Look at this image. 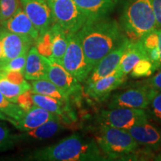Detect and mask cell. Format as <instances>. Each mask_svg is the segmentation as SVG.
I'll return each instance as SVG.
<instances>
[{"instance_id": "cell-11", "label": "cell", "mask_w": 161, "mask_h": 161, "mask_svg": "<svg viewBox=\"0 0 161 161\" xmlns=\"http://www.w3.org/2000/svg\"><path fill=\"white\" fill-rule=\"evenodd\" d=\"M130 43V40L126 37L123 41L117 47L109 52L102 58L98 63L92 68L89 77L84 83L90 84L93 83L100 78L110 75L117 69L121 60L125 53Z\"/></svg>"}, {"instance_id": "cell-22", "label": "cell", "mask_w": 161, "mask_h": 161, "mask_svg": "<svg viewBox=\"0 0 161 161\" xmlns=\"http://www.w3.org/2000/svg\"><path fill=\"white\" fill-rule=\"evenodd\" d=\"M52 36V58L60 61L67 48V34L57 23H54L50 28Z\"/></svg>"}, {"instance_id": "cell-19", "label": "cell", "mask_w": 161, "mask_h": 161, "mask_svg": "<svg viewBox=\"0 0 161 161\" xmlns=\"http://www.w3.org/2000/svg\"><path fill=\"white\" fill-rule=\"evenodd\" d=\"M148 58L146 51L141 40L131 41L124 54L119 65L117 71L121 75L125 77L130 73L134 67L141 60Z\"/></svg>"}, {"instance_id": "cell-39", "label": "cell", "mask_w": 161, "mask_h": 161, "mask_svg": "<svg viewBox=\"0 0 161 161\" xmlns=\"http://www.w3.org/2000/svg\"><path fill=\"white\" fill-rule=\"evenodd\" d=\"M2 58H3V46H2V39L0 36V63L2 61Z\"/></svg>"}, {"instance_id": "cell-34", "label": "cell", "mask_w": 161, "mask_h": 161, "mask_svg": "<svg viewBox=\"0 0 161 161\" xmlns=\"http://www.w3.org/2000/svg\"><path fill=\"white\" fill-rule=\"evenodd\" d=\"M158 29H155L146 35L140 40L146 50H149L158 47Z\"/></svg>"}, {"instance_id": "cell-7", "label": "cell", "mask_w": 161, "mask_h": 161, "mask_svg": "<svg viewBox=\"0 0 161 161\" xmlns=\"http://www.w3.org/2000/svg\"><path fill=\"white\" fill-rule=\"evenodd\" d=\"M148 120L146 110L116 108L102 110L98 116V124L129 130L132 127Z\"/></svg>"}, {"instance_id": "cell-35", "label": "cell", "mask_w": 161, "mask_h": 161, "mask_svg": "<svg viewBox=\"0 0 161 161\" xmlns=\"http://www.w3.org/2000/svg\"><path fill=\"white\" fill-rule=\"evenodd\" d=\"M146 84L152 89L161 91V67L158 72H157L154 76L146 80Z\"/></svg>"}, {"instance_id": "cell-4", "label": "cell", "mask_w": 161, "mask_h": 161, "mask_svg": "<svg viewBox=\"0 0 161 161\" xmlns=\"http://www.w3.org/2000/svg\"><path fill=\"white\" fill-rule=\"evenodd\" d=\"M95 140L108 160H128L137 158L139 145L128 130L99 124Z\"/></svg>"}, {"instance_id": "cell-26", "label": "cell", "mask_w": 161, "mask_h": 161, "mask_svg": "<svg viewBox=\"0 0 161 161\" xmlns=\"http://www.w3.org/2000/svg\"><path fill=\"white\" fill-rule=\"evenodd\" d=\"M21 8L20 0H0V25L13 17Z\"/></svg>"}, {"instance_id": "cell-31", "label": "cell", "mask_w": 161, "mask_h": 161, "mask_svg": "<svg viewBox=\"0 0 161 161\" xmlns=\"http://www.w3.org/2000/svg\"><path fill=\"white\" fill-rule=\"evenodd\" d=\"M130 73H131L132 77L134 78H140L152 75V73H153L152 64L148 58L141 60L134 66Z\"/></svg>"}, {"instance_id": "cell-28", "label": "cell", "mask_w": 161, "mask_h": 161, "mask_svg": "<svg viewBox=\"0 0 161 161\" xmlns=\"http://www.w3.org/2000/svg\"><path fill=\"white\" fill-rule=\"evenodd\" d=\"M29 52H26L23 55L16 57L13 59H11L5 63L0 64V71H11V70H15V71H19L24 73L26 64V60H27V56Z\"/></svg>"}, {"instance_id": "cell-29", "label": "cell", "mask_w": 161, "mask_h": 161, "mask_svg": "<svg viewBox=\"0 0 161 161\" xmlns=\"http://www.w3.org/2000/svg\"><path fill=\"white\" fill-rule=\"evenodd\" d=\"M146 111L148 117L161 123V91H157L152 96Z\"/></svg>"}, {"instance_id": "cell-23", "label": "cell", "mask_w": 161, "mask_h": 161, "mask_svg": "<svg viewBox=\"0 0 161 161\" xmlns=\"http://www.w3.org/2000/svg\"><path fill=\"white\" fill-rule=\"evenodd\" d=\"M31 90L35 93L41 94L55 98L62 102H68L69 97L66 96L55 84L49 80H30Z\"/></svg>"}, {"instance_id": "cell-30", "label": "cell", "mask_w": 161, "mask_h": 161, "mask_svg": "<svg viewBox=\"0 0 161 161\" xmlns=\"http://www.w3.org/2000/svg\"><path fill=\"white\" fill-rule=\"evenodd\" d=\"M18 136L12 135L5 124L0 123V152L11 148L18 140Z\"/></svg>"}, {"instance_id": "cell-37", "label": "cell", "mask_w": 161, "mask_h": 161, "mask_svg": "<svg viewBox=\"0 0 161 161\" xmlns=\"http://www.w3.org/2000/svg\"><path fill=\"white\" fill-rule=\"evenodd\" d=\"M0 120L8 121V122H10L11 124H13L14 125L15 123H16V121L11 119H10V118H8V117H7V116L4 115L3 114H2L1 112H0Z\"/></svg>"}, {"instance_id": "cell-25", "label": "cell", "mask_w": 161, "mask_h": 161, "mask_svg": "<svg viewBox=\"0 0 161 161\" xmlns=\"http://www.w3.org/2000/svg\"><path fill=\"white\" fill-rule=\"evenodd\" d=\"M0 112L14 121H19L25 116L26 112L17 104L14 103L5 97L0 91Z\"/></svg>"}, {"instance_id": "cell-3", "label": "cell", "mask_w": 161, "mask_h": 161, "mask_svg": "<svg viewBox=\"0 0 161 161\" xmlns=\"http://www.w3.org/2000/svg\"><path fill=\"white\" fill-rule=\"evenodd\" d=\"M125 35L131 41H137L157 29L152 0H129L120 19Z\"/></svg>"}, {"instance_id": "cell-16", "label": "cell", "mask_w": 161, "mask_h": 161, "mask_svg": "<svg viewBox=\"0 0 161 161\" xmlns=\"http://www.w3.org/2000/svg\"><path fill=\"white\" fill-rule=\"evenodd\" d=\"M85 17L86 22L106 18L114 10L116 3L113 0H74Z\"/></svg>"}, {"instance_id": "cell-21", "label": "cell", "mask_w": 161, "mask_h": 161, "mask_svg": "<svg viewBox=\"0 0 161 161\" xmlns=\"http://www.w3.org/2000/svg\"><path fill=\"white\" fill-rule=\"evenodd\" d=\"M64 129L61 120L52 119L45 122L37 128L28 131H25L21 137L30 138L34 140H43L55 136Z\"/></svg>"}, {"instance_id": "cell-38", "label": "cell", "mask_w": 161, "mask_h": 161, "mask_svg": "<svg viewBox=\"0 0 161 161\" xmlns=\"http://www.w3.org/2000/svg\"><path fill=\"white\" fill-rule=\"evenodd\" d=\"M158 49L160 52V61L161 64V29H158Z\"/></svg>"}, {"instance_id": "cell-13", "label": "cell", "mask_w": 161, "mask_h": 161, "mask_svg": "<svg viewBox=\"0 0 161 161\" xmlns=\"http://www.w3.org/2000/svg\"><path fill=\"white\" fill-rule=\"evenodd\" d=\"M139 146L148 152L161 148V128L148 122L136 125L128 130Z\"/></svg>"}, {"instance_id": "cell-8", "label": "cell", "mask_w": 161, "mask_h": 161, "mask_svg": "<svg viewBox=\"0 0 161 161\" xmlns=\"http://www.w3.org/2000/svg\"><path fill=\"white\" fill-rule=\"evenodd\" d=\"M157 91L147 84L129 88L111 96L108 108H126L146 110L152 96Z\"/></svg>"}, {"instance_id": "cell-12", "label": "cell", "mask_w": 161, "mask_h": 161, "mask_svg": "<svg viewBox=\"0 0 161 161\" xmlns=\"http://www.w3.org/2000/svg\"><path fill=\"white\" fill-rule=\"evenodd\" d=\"M48 80L55 84L69 98L70 96L78 93L81 90L80 82L54 58L49 59Z\"/></svg>"}, {"instance_id": "cell-40", "label": "cell", "mask_w": 161, "mask_h": 161, "mask_svg": "<svg viewBox=\"0 0 161 161\" xmlns=\"http://www.w3.org/2000/svg\"><path fill=\"white\" fill-rule=\"evenodd\" d=\"M154 160H161V154H158V156L154 157Z\"/></svg>"}, {"instance_id": "cell-24", "label": "cell", "mask_w": 161, "mask_h": 161, "mask_svg": "<svg viewBox=\"0 0 161 161\" xmlns=\"http://www.w3.org/2000/svg\"><path fill=\"white\" fill-rule=\"evenodd\" d=\"M31 90V84H16L12 83L0 74V91L9 101L17 104V97L23 92Z\"/></svg>"}, {"instance_id": "cell-14", "label": "cell", "mask_w": 161, "mask_h": 161, "mask_svg": "<svg viewBox=\"0 0 161 161\" xmlns=\"http://www.w3.org/2000/svg\"><path fill=\"white\" fill-rule=\"evenodd\" d=\"M125 80L116 71L106 77L96 80L93 83L85 84L84 92L89 97L97 101H103L108 98L111 92L115 90Z\"/></svg>"}, {"instance_id": "cell-15", "label": "cell", "mask_w": 161, "mask_h": 161, "mask_svg": "<svg viewBox=\"0 0 161 161\" xmlns=\"http://www.w3.org/2000/svg\"><path fill=\"white\" fill-rule=\"evenodd\" d=\"M49 59L38 52L35 46L30 49L26 60L24 76L28 80H48Z\"/></svg>"}, {"instance_id": "cell-9", "label": "cell", "mask_w": 161, "mask_h": 161, "mask_svg": "<svg viewBox=\"0 0 161 161\" xmlns=\"http://www.w3.org/2000/svg\"><path fill=\"white\" fill-rule=\"evenodd\" d=\"M0 36L3 46V58L0 64L29 52L36 42L31 37L13 33L2 26H0Z\"/></svg>"}, {"instance_id": "cell-32", "label": "cell", "mask_w": 161, "mask_h": 161, "mask_svg": "<svg viewBox=\"0 0 161 161\" xmlns=\"http://www.w3.org/2000/svg\"><path fill=\"white\" fill-rule=\"evenodd\" d=\"M17 104L25 112H28L35 106L33 98H32V91L29 90L23 92L17 97Z\"/></svg>"}, {"instance_id": "cell-36", "label": "cell", "mask_w": 161, "mask_h": 161, "mask_svg": "<svg viewBox=\"0 0 161 161\" xmlns=\"http://www.w3.org/2000/svg\"><path fill=\"white\" fill-rule=\"evenodd\" d=\"M157 29H161V0H152Z\"/></svg>"}, {"instance_id": "cell-18", "label": "cell", "mask_w": 161, "mask_h": 161, "mask_svg": "<svg viewBox=\"0 0 161 161\" xmlns=\"http://www.w3.org/2000/svg\"><path fill=\"white\" fill-rule=\"evenodd\" d=\"M52 119L61 120V119L55 114L35 105L31 110L26 112L25 116L21 119L16 121L14 126L17 129L25 132L35 129Z\"/></svg>"}, {"instance_id": "cell-2", "label": "cell", "mask_w": 161, "mask_h": 161, "mask_svg": "<svg viewBox=\"0 0 161 161\" xmlns=\"http://www.w3.org/2000/svg\"><path fill=\"white\" fill-rule=\"evenodd\" d=\"M29 160L45 161L107 160L96 140L73 134L52 146L35 151Z\"/></svg>"}, {"instance_id": "cell-27", "label": "cell", "mask_w": 161, "mask_h": 161, "mask_svg": "<svg viewBox=\"0 0 161 161\" xmlns=\"http://www.w3.org/2000/svg\"><path fill=\"white\" fill-rule=\"evenodd\" d=\"M35 46L40 55L49 59L52 58V36L50 29L40 35L36 40Z\"/></svg>"}, {"instance_id": "cell-1", "label": "cell", "mask_w": 161, "mask_h": 161, "mask_svg": "<svg viewBox=\"0 0 161 161\" xmlns=\"http://www.w3.org/2000/svg\"><path fill=\"white\" fill-rule=\"evenodd\" d=\"M77 33L86 61L92 69L126 38L119 24L107 17L86 22Z\"/></svg>"}, {"instance_id": "cell-10", "label": "cell", "mask_w": 161, "mask_h": 161, "mask_svg": "<svg viewBox=\"0 0 161 161\" xmlns=\"http://www.w3.org/2000/svg\"><path fill=\"white\" fill-rule=\"evenodd\" d=\"M20 3L40 35L49 31L54 24V20L47 0H20Z\"/></svg>"}, {"instance_id": "cell-17", "label": "cell", "mask_w": 161, "mask_h": 161, "mask_svg": "<svg viewBox=\"0 0 161 161\" xmlns=\"http://www.w3.org/2000/svg\"><path fill=\"white\" fill-rule=\"evenodd\" d=\"M0 26L13 33L31 37L35 41L40 37L39 31L23 11V8L18 10L13 17Z\"/></svg>"}, {"instance_id": "cell-5", "label": "cell", "mask_w": 161, "mask_h": 161, "mask_svg": "<svg viewBox=\"0 0 161 161\" xmlns=\"http://www.w3.org/2000/svg\"><path fill=\"white\" fill-rule=\"evenodd\" d=\"M68 45L63 58L59 61L80 83L85 82L92 71L82 48L78 33L67 35Z\"/></svg>"}, {"instance_id": "cell-41", "label": "cell", "mask_w": 161, "mask_h": 161, "mask_svg": "<svg viewBox=\"0 0 161 161\" xmlns=\"http://www.w3.org/2000/svg\"><path fill=\"white\" fill-rule=\"evenodd\" d=\"M113 1H114V2H115V3H118V2H119V0H113Z\"/></svg>"}, {"instance_id": "cell-33", "label": "cell", "mask_w": 161, "mask_h": 161, "mask_svg": "<svg viewBox=\"0 0 161 161\" xmlns=\"http://www.w3.org/2000/svg\"><path fill=\"white\" fill-rule=\"evenodd\" d=\"M0 74L5 77L12 83L19 84H25L28 83L24 76V73L19 71H15V70H11V71H0Z\"/></svg>"}, {"instance_id": "cell-6", "label": "cell", "mask_w": 161, "mask_h": 161, "mask_svg": "<svg viewBox=\"0 0 161 161\" xmlns=\"http://www.w3.org/2000/svg\"><path fill=\"white\" fill-rule=\"evenodd\" d=\"M51 8L54 23H57L67 35L76 33L86 19L74 0H47Z\"/></svg>"}, {"instance_id": "cell-20", "label": "cell", "mask_w": 161, "mask_h": 161, "mask_svg": "<svg viewBox=\"0 0 161 161\" xmlns=\"http://www.w3.org/2000/svg\"><path fill=\"white\" fill-rule=\"evenodd\" d=\"M32 98L35 106L43 108L48 111L55 114L60 119H65L66 118L65 113L68 111V102H62L57 98L41 94L35 93L32 92Z\"/></svg>"}]
</instances>
